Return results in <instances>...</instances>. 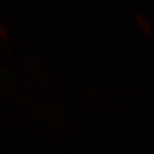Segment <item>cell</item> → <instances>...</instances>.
I'll list each match as a JSON object with an SVG mask.
<instances>
[{
	"label": "cell",
	"instance_id": "obj_1",
	"mask_svg": "<svg viewBox=\"0 0 154 154\" xmlns=\"http://www.w3.org/2000/svg\"><path fill=\"white\" fill-rule=\"evenodd\" d=\"M134 18H136V21H139V25H141V28H143V31H144V33H149V31H151V28H149L148 21L143 18L141 13H136V15H134Z\"/></svg>",
	"mask_w": 154,
	"mask_h": 154
}]
</instances>
